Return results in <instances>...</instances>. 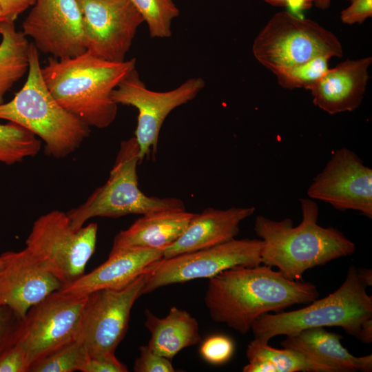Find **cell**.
Here are the masks:
<instances>
[{"label":"cell","mask_w":372,"mask_h":372,"mask_svg":"<svg viewBox=\"0 0 372 372\" xmlns=\"http://www.w3.org/2000/svg\"><path fill=\"white\" fill-rule=\"evenodd\" d=\"M37 50L54 58L75 57L87 51L77 0H37L22 24Z\"/></svg>","instance_id":"obj_15"},{"label":"cell","mask_w":372,"mask_h":372,"mask_svg":"<svg viewBox=\"0 0 372 372\" xmlns=\"http://www.w3.org/2000/svg\"><path fill=\"white\" fill-rule=\"evenodd\" d=\"M146 22L152 38L172 36V21L180 12L172 0H130Z\"/></svg>","instance_id":"obj_27"},{"label":"cell","mask_w":372,"mask_h":372,"mask_svg":"<svg viewBox=\"0 0 372 372\" xmlns=\"http://www.w3.org/2000/svg\"><path fill=\"white\" fill-rule=\"evenodd\" d=\"M139 356L135 360L136 372H174L171 360L152 351L147 345L139 347Z\"/></svg>","instance_id":"obj_30"},{"label":"cell","mask_w":372,"mask_h":372,"mask_svg":"<svg viewBox=\"0 0 372 372\" xmlns=\"http://www.w3.org/2000/svg\"><path fill=\"white\" fill-rule=\"evenodd\" d=\"M145 316L144 324L150 333L147 346L170 360L181 350L202 340L198 320L185 310L172 307L161 318L146 309Z\"/></svg>","instance_id":"obj_22"},{"label":"cell","mask_w":372,"mask_h":372,"mask_svg":"<svg viewBox=\"0 0 372 372\" xmlns=\"http://www.w3.org/2000/svg\"><path fill=\"white\" fill-rule=\"evenodd\" d=\"M29 368L25 351L14 342L0 354V372H28Z\"/></svg>","instance_id":"obj_32"},{"label":"cell","mask_w":372,"mask_h":372,"mask_svg":"<svg viewBox=\"0 0 372 372\" xmlns=\"http://www.w3.org/2000/svg\"><path fill=\"white\" fill-rule=\"evenodd\" d=\"M8 21H9L7 19V18L5 17L3 13L0 10V30L1 28L3 27V25Z\"/></svg>","instance_id":"obj_39"},{"label":"cell","mask_w":372,"mask_h":372,"mask_svg":"<svg viewBox=\"0 0 372 372\" xmlns=\"http://www.w3.org/2000/svg\"><path fill=\"white\" fill-rule=\"evenodd\" d=\"M0 105L6 94L28 72L30 43L14 22H6L0 30Z\"/></svg>","instance_id":"obj_24"},{"label":"cell","mask_w":372,"mask_h":372,"mask_svg":"<svg viewBox=\"0 0 372 372\" xmlns=\"http://www.w3.org/2000/svg\"><path fill=\"white\" fill-rule=\"evenodd\" d=\"M135 68L134 58L113 62L86 51L72 58L50 57L41 72L47 87L62 107L88 126L103 129L117 115L112 92Z\"/></svg>","instance_id":"obj_3"},{"label":"cell","mask_w":372,"mask_h":372,"mask_svg":"<svg viewBox=\"0 0 372 372\" xmlns=\"http://www.w3.org/2000/svg\"><path fill=\"white\" fill-rule=\"evenodd\" d=\"M307 194L336 209L355 210L372 218V169L348 148H340L332 154Z\"/></svg>","instance_id":"obj_14"},{"label":"cell","mask_w":372,"mask_h":372,"mask_svg":"<svg viewBox=\"0 0 372 372\" xmlns=\"http://www.w3.org/2000/svg\"><path fill=\"white\" fill-rule=\"evenodd\" d=\"M328 56L313 58L304 63L282 70L275 74L278 84L289 90H311L328 70Z\"/></svg>","instance_id":"obj_28"},{"label":"cell","mask_w":372,"mask_h":372,"mask_svg":"<svg viewBox=\"0 0 372 372\" xmlns=\"http://www.w3.org/2000/svg\"><path fill=\"white\" fill-rule=\"evenodd\" d=\"M164 249H130L109 254L91 272L64 285L61 293L85 296L100 289H120L131 284L163 257Z\"/></svg>","instance_id":"obj_17"},{"label":"cell","mask_w":372,"mask_h":372,"mask_svg":"<svg viewBox=\"0 0 372 372\" xmlns=\"http://www.w3.org/2000/svg\"><path fill=\"white\" fill-rule=\"evenodd\" d=\"M360 279L367 285H372V270L371 269H357Z\"/></svg>","instance_id":"obj_37"},{"label":"cell","mask_w":372,"mask_h":372,"mask_svg":"<svg viewBox=\"0 0 372 372\" xmlns=\"http://www.w3.org/2000/svg\"><path fill=\"white\" fill-rule=\"evenodd\" d=\"M2 265H3L2 260H1V258L0 257V271H1V268H2Z\"/></svg>","instance_id":"obj_40"},{"label":"cell","mask_w":372,"mask_h":372,"mask_svg":"<svg viewBox=\"0 0 372 372\" xmlns=\"http://www.w3.org/2000/svg\"><path fill=\"white\" fill-rule=\"evenodd\" d=\"M244 372H328L304 353L288 348L275 349L254 338L247 345Z\"/></svg>","instance_id":"obj_23"},{"label":"cell","mask_w":372,"mask_h":372,"mask_svg":"<svg viewBox=\"0 0 372 372\" xmlns=\"http://www.w3.org/2000/svg\"><path fill=\"white\" fill-rule=\"evenodd\" d=\"M350 5L340 13L341 21L347 25L362 24L372 17V0H348Z\"/></svg>","instance_id":"obj_34"},{"label":"cell","mask_w":372,"mask_h":372,"mask_svg":"<svg viewBox=\"0 0 372 372\" xmlns=\"http://www.w3.org/2000/svg\"><path fill=\"white\" fill-rule=\"evenodd\" d=\"M0 305L8 307L21 318L28 310L63 283L46 270L25 248L0 255Z\"/></svg>","instance_id":"obj_16"},{"label":"cell","mask_w":372,"mask_h":372,"mask_svg":"<svg viewBox=\"0 0 372 372\" xmlns=\"http://www.w3.org/2000/svg\"><path fill=\"white\" fill-rule=\"evenodd\" d=\"M97 230L95 223L75 229L67 213L53 210L34 221L25 248L64 285L84 274L96 249Z\"/></svg>","instance_id":"obj_8"},{"label":"cell","mask_w":372,"mask_h":372,"mask_svg":"<svg viewBox=\"0 0 372 372\" xmlns=\"http://www.w3.org/2000/svg\"><path fill=\"white\" fill-rule=\"evenodd\" d=\"M89 355L84 346L74 340L34 362L30 372H72L81 370Z\"/></svg>","instance_id":"obj_26"},{"label":"cell","mask_w":372,"mask_h":372,"mask_svg":"<svg viewBox=\"0 0 372 372\" xmlns=\"http://www.w3.org/2000/svg\"><path fill=\"white\" fill-rule=\"evenodd\" d=\"M41 142L34 134L16 123L0 124V164L14 165L35 156L41 149Z\"/></svg>","instance_id":"obj_25"},{"label":"cell","mask_w":372,"mask_h":372,"mask_svg":"<svg viewBox=\"0 0 372 372\" xmlns=\"http://www.w3.org/2000/svg\"><path fill=\"white\" fill-rule=\"evenodd\" d=\"M256 60L276 74L320 56L342 57L337 37L309 19L287 11L276 13L255 38Z\"/></svg>","instance_id":"obj_7"},{"label":"cell","mask_w":372,"mask_h":372,"mask_svg":"<svg viewBox=\"0 0 372 372\" xmlns=\"http://www.w3.org/2000/svg\"><path fill=\"white\" fill-rule=\"evenodd\" d=\"M83 17L87 51L122 62L138 27L144 22L130 0H77Z\"/></svg>","instance_id":"obj_13"},{"label":"cell","mask_w":372,"mask_h":372,"mask_svg":"<svg viewBox=\"0 0 372 372\" xmlns=\"http://www.w3.org/2000/svg\"><path fill=\"white\" fill-rule=\"evenodd\" d=\"M0 119L31 132L56 158L73 153L90 133V127L62 107L49 90L32 42L26 81L12 100L0 105Z\"/></svg>","instance_id":"obj_4"},{"label":"cell","mask_w":372,"mask_h":372,"mask_svg":"<svg viewBox=\"0 0 372 372\" xmlns=\"http://www.w3.org/2000/svg\"><path fill=\"white\" fill-rule=\"evenodd\" d=\"M302 220L297 226L287 218H256L254 229L262 241L261 264L278 268L291 280L308 269L352 255L355 245L333 227L318 224V206L311 198L300 199Z\"/></svg>","instance_id":"obj_2"},{"label":"cell","mask_w":372,"mask_h":372,"mask_svg":"<svg viewBox=\"0 0 372 372\" xmlns=\"http://www.w3.org/2000/svg\"><path fill=\"white\" fill-rule=\"evenodd\" d=\"M280 345L298 351L323 366L328 372L372 371V355L356 357L344 348L341 335L314 327L286 335Z\"/></svg>","instance_id":"obj_20"},{"label":"cell","mask_w":372,"mask_h":372,"mask_svg":"<svg viewBox=\"0 0 372 372\" xmlns=\"http://www.w3.org/2000/svg\"><path fill=\"white\" fill-rule=\"evenodd\" d=\"M81 371L126 372L128 369L116 358L114 353H106L89 355Z\"/></svg>","instance_id":"obj_33"},{"label":"cell","mask_w":372,"mask_h":372,"mask_svg":"<svg viewBox=\"0 0 372 372\" xmlns=\"http://www.w3.org/2000/svg\"><path fill=\"white\" fill-rule=\"evenodd\" d=\"M205 85L202 78L196 77L174 90L155 92L147 87L135 68L114 90L112 98L116 104L132 106L138 112L134 137L139 147V164L151 150L154 158L161 127L169 113L193 100Z\"/></svg>","instance_id":"obj_10"},{"label":"cell","mask_w":372,"mask_h":372,"mask_svg":"<svg viewBox=\"0 0 372 372\" xmlns=\"http://www.w3.org/2000/svg\"><path fill=\"white\" fill-rule=\"evenodd\" d=\"M87 296L54 291L32 306L21 319L14 342L25 351L30 365L75 340Z\"/></svg>","instance_id":"obj_11"},{"label":"cell","mask_w":372,"mask_h":372,"mask_svg":"<svg viewBox=\"0 0 372 372\" xmlns=\"http://www.w3.org/2000/svg\"><path fill=\"white\" fill-rule=\"evenodd\" d=\"M332 0H312L316 8L321 10H326L329 8Z\"/></svg>","instance_id":"obj_38"},{"label":"cell","mask_w":372,"mask_h":372,"mask_svg":"<svg viewBox=\"0 0 372 372\" xmlns=\"http://www.w3.org/2000/svg\"><path fill=\"white\" fill-rule=\"evenodd\" d=\"M318 297L311 282L291 280L260 264L234 267L209 278L204 301L212 320L245 334L262 315L309 304Z\"/></svg>","instance_id":"obj_1"},{"label":"cell","mask_w":372,"mask_h":372,"mask_svg":"<svg viewBox=\"0 0 372 372\" xmlns=\"http://www.w3.org/2000/svg\"><path fill=\"white\" fill-rule=\"evenodd\" d=\"M371 62V56L347 59L328 69L310 90L313 104L329 114L357 109L364 98Z\"/></svg>","instance_id":"obj_18"},{"label":"cell","mask_w":372,"mask_h":372,"mask_svg":"<svg viewBox=\"0 0 372 372\" xmlns=\"http://www.w3.org/2000/svg\"><path fill=\"white\" fill-rule=\"evenodd\" d=\"M194 214L167 210L143 215L115 236L109 254L130 249H165L180 236Z\"/></svg>","instance_id":"obj_21"},{"label":"cell","mask_w":372,"mask_h":372,"mask_svg":"<svg viewBox=\"0 0 372 372\" xmlns=\"http://www.w3.org/2000/svg\"><path fill=\"white\" fill-rule=\"evenodd\" d=\"M36 2L37 0H0V10L9 21L14 22L19 14Z\"/></svg>","instance_id":"obj_35"},{"label":"cell","mask_w":372,"mask_h":372,"mask_svg":"<svg viewBox=\"0 0 372 372\" xmlns=\"http://www.w3.org/2000/svg\"><path fill=\"white\" fill-rule=\"evenodd\" d=\"M255 207H212L195 214L180 236L164 249L163 258L210 247L235 238L240 224L251 216Z\"/></svg>","instance_id":"obj_19"},{"label":"cell","mask_w":372,"mask_h":372,"mask_svg":"<svg viewBox=\"0 0 372 372\" xmlns=\"http://www.w3.org/2000/svg\"><path fill=\"white\" fill-rule=\"evenodd\" d=\"M145 273L124 288L87 295L75 340L89 355L114 353L127 332L132 308L143 295Z\"/></svg>","instance_id":"obj_12"},{"label":"cell","mask_w":372,"mask_h":372,"mask_svg":"<svg viewBox=\"0 0 372 372\" xmlns=\"http://www.w3.org/2000/svg\"><path fill=\"white\" fill-rule=\"evenodd\" d=\"M262 246L260 239L234 238L210 247L162 258L145 273L142 294L173 284L209 279L234 267L259 265Z\"/></svg>","instance_id":"obj_9"},{"label":"cell","mask_w":372,"mask_h":372,"mask_svg":"<svg viewBox=\"0 0 372 372\" xmlns=\"http://www.w3.org/2000/svg\"><path fill=\"white\" fill-rule=\"evenodd\" d=\"M234 344L227 336L214 335L205 339L201 344L200 353L208 363L220 365L227 362L234 353Z\"/></svg>","instance_id":"obj_29"},{"label":"cell","mask_w":372,"mask_h":372,"mask_svg":"<svg viewBox=\"0 0 372 372\" xmlns=\"http://www.w3.org/2000/svg\"><path fill=\"white\" fill-rule=\"evenodd\" d=\"M268 4L273 6L289 7L296 6L298 8H309L312 4V0H262Z\"/></svg>","instance_id":"obj_36"},{"label":"cell","mask_w":372,"mask_h":372,"mask_svg":"<svg viewBox=\"0 0 372 372\" xmlns=\"http://www.w3.org/2000/svg\"><path fill=\"white\" fill-rule=\"evenodd\" d=\"M138 154L139 147L134 136L121 142L106 182L83 203L67 213L72 228L79 229L94 217L116 218L130 214L185 210L179 198L148 196L139 189Z\"/></svg>","instance_id":"obj_6"},{"label":"cell","mask_w":372,"mask_h":372,"mask_svg":"<svg viewBox=\"0 0 372 372\" xmlns=\"http://www.w3.org/2000/svg\"><path fill=\"white\" fill-rule=\"evenodd\" d=\"M366 287L352 265L343 283L329 296L298 310L260 316L251 329L254 339L268 343L276 336L293 335L306 329L339 327L360 340L364 324L372 320V296L367 293Z\"/></svg>","instance_id":"obj_5"},{"label":"cell","mask_w":372,"mask_h":372,"mask_svg":"<svg viewBox=\"0 0 372 372\" xmlns=\"http://www.w3.org/2000/svg\"><path fill=\"white\" fill-rule=\"evenodd\" d=\"M21 319L8 307L0 305V354L14 341Z\"/></svg>","instance_id":"obj_31"}]
</instances>
